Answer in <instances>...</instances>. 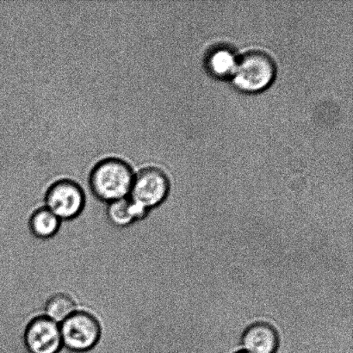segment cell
Masks as SVG:
<instances>
[{
  "instance_id": "obj_4",
  "label": "cell",
  "mask_w": 353,
  "mask_h": 353,
  "mask_svg": "<svg viewBox=\"0 0 353 353\" xmlns=\"http://www.w3.org/2000/svg\"><path fill=\"white\" fill-rule=\"evenodd\" d=\"M45 207L62 223H68L81 216L85 207L84 190L70 179L59 180L52 185L45 195Z\"/></svg>"
},
{
  "instance_id": "obj_8",
  "label": "cell",
  "mask_w": 353,
  "mask_h": 353,
  "mask_svg": "<svg viewBox=\"0 0 353 353\" xmlns=\"http://www.w3.org/2000/svg\"><path fill=\"white\" fill-rule=\"evenodd\" d=\"M150 213V211L138 205L128 196L108 203L106 218L112 227L123 230L144 221Z\"/></svg>"
},
{
  "instance_id": "obj_6",
  "label": "cell",
  "mask_w": 353,
  "mask_h": 353,
  "mask_svg": "<svg viewBox=\"0 0 353 353\" xmlns=\"http://www.w3.org/2000/svg\"><path fill=\"white\" fill-rule=\"evenodd\" d=\"M23 342L29 353H59L63 348L60 325L45 316L34 317L27 324Z\"/></svg>"
},
{
  "instance_id": "obj_2",
  "label": "cell",
  "mask_w": 353,
  "mask_h": 353,
  "mask_svg": "<svg viewBox=\"0 0 353 353\" xmlns=\"http://www.w3.org/2000/svg\"><path fill=\"white\" fill-rule=\"evenodd\" d=\"M275 75L274 61L261 50L248 51L239 57L232 74L236 88L245 92H258L268 88Z\"/></svg>"
},
{
  "instance_id": "obj_11",
  "label": "cell",
  "mask_w": 353,
  "mask_h": 353,
  "mask_svg": "<svg viewBox=\"0 0 353 353\" xmlns=\"http://www.w3.org/2000/svg\"><path fill=\"white\" fill-rule=\"evenodd\" d=\"M237 59L233 52L228 48H218L210 55L208 60L209 69L216 76H227L233 74Z\"/></svg>"
},
{
  "instance_id": "obj_9",
  "label": "cell",
  "mask_w": 353,
  "mask_h": 353,
  "mask_svg": "<svg viewBox=\"0 0 353 353\" xmlns=\"http://www.w3.org/2000/svg\"><path fill=\"white\" fill-rule=\"evenodd\" d=\"M62 221L46 207L34 211L28 221L30 234L38 240H50L57 236Z\"/></svg>"
},
{
  "instance_id": "obj_1",
  "label": "cell",
  "mask_w": 353,
  "mask_h": 353,
  "mask_svg": "<svg viewBox=\"0 0 353 353\" xmlns=\"http://www.w3.org/2000/svg\"><path fill=\"white\" fill-rule=\"evenodd\" d=\"M134 172L127 162L108 158L99 162L90 174L89 183L93 195L107 203L130 196Z\"/></svg>"
},
{
  "instance_id": "obj_12",
  "label": "cell",
  "mask_w": 353,
  "mask_h": 353,
  "mask_svg": "<svg viewBox=\"0 0 353 353\" xmlns=\"http://www.w3.org/2000/svg\"><path fill=\"white\" fill-rule=\"evenodd\" d=\"M234 353H248V352H245L244 351H240V352H234Z\"/></svg>"
},
{
  "instance_id": "obj_7",
  "label": "cell",
  "mask_w": 353,
  "mask_h": 353,
  "mask_svg": "<svg viewBox=\"0 0 353 353\" xmlns=\"http://www.w3.org/2000/svg\"><path fill=\"white\" fill-rule=\"evenodd\" d=\"M241 343L248 353H276L280 340L278 332L271 324L256 323L243 332Z\"/></svg>"
},
{
  "instance_id": "obj_5",
  "label": "cell",
  "mask_w": 353,
  "mask_h": 353,
  "mask_svg": "<svg viewBox=\"0 0 353 353\" xmlns=\"http://www.w3.org/2000/svg\"><path fill=\"white\" fill-rule=\"evenodd\" d=\"M170 182L165 172L157 168L141 169L134 175L130 199L144 209L151 211L168 199Z\"/></svg>"
},
{
  "instance_id": "obj_3",
  "label": "cell",
  "mask_w": 353,
  "mask_h": 353,
  "mask_svg": "<svg viewBox=\"0 0 353 353\" xmlns=\"http://www.w3.org/2000/svg\"><path fill=\"white\" fill-rule=\"evenodd\" d=\"M63 347L75 353L88 352L102 338V327L94 314L77 310L60 324Z\"/></svg>"
},
{
  "instance_id": "obj_10",
  "label": "cell",
  "mask_w": 353,
  "mask_h": 353,
  "mask_svg": "<svg viewBox=\"0 0 353 353\" xmlns=\"http://www.w3.org/2000/svg\"><path fill=\"white\" fill-rule=\"evenodd\" d=\"M77 310V303L71 296L57 293L51 296L45 303L44 316L60 325Z\"/></svg>"
}]
</instances>
